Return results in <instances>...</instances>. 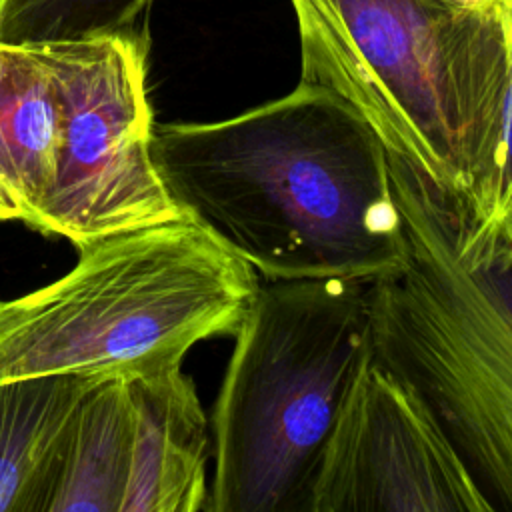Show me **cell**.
<instances>
[{"label": "cell", "mask_w": 512, "mask_h": 512, "mask_svg": "<svg viewBox=\"0 0 512 512\" xmlns=\"http://www.w3.org/2000/svg\"><path fill=\"white\" fill-rule=\"evenodd\" d=\"M152 158L182 214L260 280L374 282L408 260L388 150L324 86L300 80L226 120L162 124Z\"/></svg>", "instance_id": "6da1fadb"}, {"label": "cell", "mask_w": 512, "mask_h": 512, "mask_svg": "<svg viewBox=\"0 0 512 512\" xmlns=\"http://www.w3.org/2000/svg\"><path fill=\"white\" fill-rule=\"evenodd\" d=\"M300 80L346 100L386 150L470 206L508 84L502 0H290Z\"/></svg>", "instance_id": "7a4b0ae2"}, {"label": "cell", "mask_w": 512, "mask_h": 512, "mask_svg": "<svg viewBox=\"0 0 512 512\" xmlns=\"http://www.w3.org/2000/svg\"><path fill=\"white\" fill-rule=\"evenodd\" d=\"M78 252L62 278L0 304V382L178 368L198 342L234 336L260 286L248 262L190 218Z\"/></svg>", "instance_id": "3957f363"}, {"label": "cell", "mask_w": 512, "mask_h": 512, "mask_svg": "<svg viewBox=\"0 0 512 512\" xmlns=\"http://www.w3.org/2000/svg\"><path fill=\"white\" fill-rule=\"evenodd\" d=\"M368 284L260 280L212 408L204 512H308L322 448L374 352Z\"/></svg>", "instance_id": "277c9868"}, {"label": "cell", "mask_w": 512, "mask_h": 512, "mask_svg": "<svg viewBox=\"0 0 512 512\" xmlns=\"http://www.w3.org/2000/svg\"><path fill=\"white\" fill-rule=\"evenodd\" d=\"M406 264L368 284L374 354L424 400L492 512H512V318L462 264L442 190L388 152Z\"/></svg>", "instance_id": "5b68a950"}, {"label": "cell", "mask_w": 512, "mask_h": 512, "mask_svg": "<svg viewBox=\"0 0 512 512\" xmlns=\"http://www.w3.org/2000/svg\"><path fill=\"white\" fill-rule=\"evenodd\" d=\"M60 102L54 186L34 226L78 250L120 232L186 218L152 158L146 34L132 28L46 42Z\"/></svg>", "instance_id": "8992f818"}, {"label": "cell", "mask_w": 512, "mask_h": 512, "mask_svg": "<svg viewBox=\"0 0 512 512\" xmlns=\"http://www.w3.org/2000/svg\"><path fill=\"white\" fill-rule=\"evenodd\" d=\"M308 512H492L418 392L374 352L322 448Z\"/></svg>", "instance_id": "52a82bcc"}, {"label": "cell", "mask_w": 512, "mask_h": 512, "mask_svg": "<svg viewBox=\"0 0 512 512\" xmlns=\"http://www.w3.org/2000/svg\"><path fill=\"white\" fill-rule=\"evenodd\" d=\"M132 446L120 512H204L208 418L182 366L126 378Z\"/></svg>", "instance_id": "ba28073f"}, {"label": "cell", "mask_w": 512, "mask_h": 512, "mask_svg": "<svg viewBox=\"0 0 512 512\" xmlns=\"http://www.w3.org/2000/svg\"><path fill=\"white\" fill-rule=\"evenodd\" d=\"M60 102L46 44L0 42V220L34 230L54 186Z\"/></svg>", "instance_id": "9c48e42d"}, {"label": "cell", "mask_w": 512, "mask_h": 512, "mask_svg": "<svg viewBox=\"0 0 512 512\" xmlns=\"http://www.w3.org/2000/svg\"><path fill=\"white\" fill-rule=\"evenodd\" d=\"M104 376L0 382V512H46L58 454L84 392Z\"/></svg>", "instance_id": "30bf717a"}, {"label": "cell", "mask_w": 512, "mask_h": 512, "mask_svg": "<svg viewBox=\"0 0 512 512\" xmlns=\"http://www.w3.org/2000/svg\"><path fill=\"white\" fill-rule=\"evenodd\" d=\"M130 446L126 378H98L80 398L66 428L46 512H120Z\"/></svg>", "instance_id": "8fae6325"}, {"label": "cell", "mask_w": 512, "mask_h": 512, "mask_svg": "<svg viewBox=\"0 0 512 512\" xmlns=\"http://www.w3.org/2000/svg\"><path fill=\"white\" fill-rule=\"evenodd\" d=\"M152 0H0V42L46 44L132 28Z\"/></svg>", "instance_id": "7c38bea8"}, {"label": "cell", "mask_w": 512, "mask_h": 512, "mask_svg": "<svg viewBox=\"0 0 512 512\" xmlns=\"http://www.w3.org/2000/svg\"><path fill=\"white\" fill-rule=\"evenodd\" d=\"M442 214L462 264L496 296L512 318V244L470 220L458 198L442 192Z\"/></svg>", "instance_id": "4fadbf2b"}, {"label": "cell", "mask_w": 512, "mask_h": 512, "mask_svg": "<svg viewBox=\"0 0 512 512\" xmlns=\"http://www.w3.org/2000/svg\"><path fill=\"white\" fill-rule=\"evenodd\" d=\"M502 2H504V4H512V0H502Z\"/></svg>", "instance_id": "5bb4252c"}, {"label": "cell", "mask_w": 512, "mask_h": 512, "mask_svg": "<svg viewBox=\"0 0 512 512\" xmlns=\"http://www.w3.org/2000/svg\"><path fill=\"white\" fill-rule=\"evenodd\" d=\"M0 304H2V302H0Z\"/></svg>", "instance_id": "9a60e30c"}]
</instances>
